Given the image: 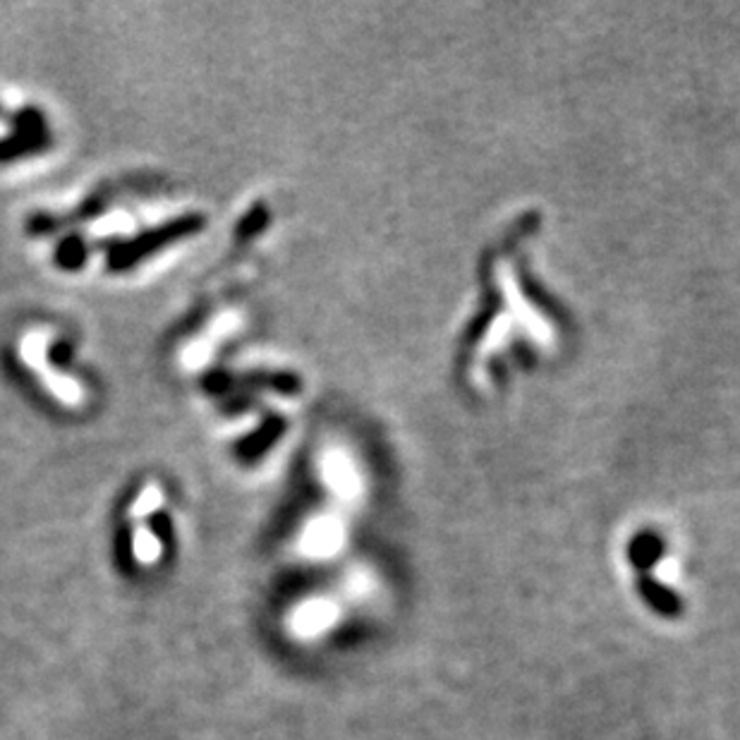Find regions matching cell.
I'll use <instances>...</instances> for the list:
<instances>
[{"label":"cell","mask_w":740,"mask_h":740,"mask_svg":"<svg viewBox=\"0 0 740 740\" xmlns=\"http://www.w3.org/2000/svg\"><path fill=\"white\" fill-rule=\"evenodd\" d=\"M638 594H640V599L650 606V609L657 614V616H662V618H681L683 609H685V604L683 599L679 597V592L676 590H671L666 587L664 583H659L657 578L650 575H638Z\"/></svg>","instance_id":"cell-1"},{"label":"cell","mask_w":740,"mask_h":740,"mask_svg":"<svg viewBox=\"0 0 740 740\" xmlns=\"http://www.w3.org/2000/svg\"><path fill=\"white\" fill-rule=\"evenodd\" d=\"M666 545L664 539L652 530H642L628 545V561L636 568L638 575H650L654 565L664 559Z\"/></svg>","instance_id":"cell-2"}]
</instances>
